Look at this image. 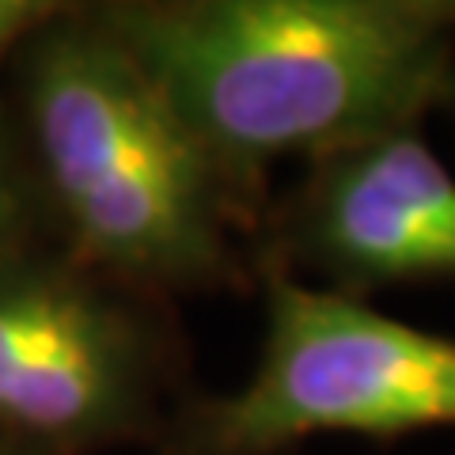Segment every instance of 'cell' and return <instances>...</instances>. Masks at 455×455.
<instances>
[{
	"label": "cell",
	"mask_w": 455,
	"mask_h": 455,
	"mask_svg": "<svg viewBox=\"0 0 455 455\" xmlns=\"http://www.w3.org/2000/svg\"><path fill=\"white\" fill-rule=\"evenodd\" d=\"M0 455H46V451H35V448H23V444H12V440H4V444H0Z\"/></svg>",
	"instance_id": "cell-8"
},
{
	"label": "cell",
	"mask_w": 455,
	"mask_h": 455,
	"mask_svg": "<svg viewBox=\"0 0 455 455\" xmlns=\"http://www.w3.org/2000/svg\"><path fill=\"white\" fill-rule=\"evenodd\" d=\"M92 16L262 220L281 156L315 164L455 107V0H122Z\"/></svg>",
	"instance_id": "cell-1"
},
{
	"label": "cell",
	"mask_w": 455,
	"mask_h": 455,
	"mask_svg": "<svg viewBox=\"0 0 455 455\" xmlns=\"http://www.w3.org/2000/svg\"><path fill=\"white\" fill-rule=\"evenodd\" d=\"M61 4H31V0H0V57L12 46L35 38L53 16H61Z\"/></svg>",
	"instance_id": "cell-6"
},
{
	"label": "cell",
	"mask_w": 455,
	"mask_h": 455,
	"mask_svg": "<svg viewBox=\"0 0 455 455\" xmlns=\"http://www.w3.org/2000/svg\"><path fill=\"white\" fill-rule=\"evenodd\" d=\"M296 266L364 300L387 284L455 281V179L421 130L323 156L269 197L259 269Z\"/></svg>",
	"instance_id": "cell-5"
},
{
	"label": "cell",
	"mask_w": 455,
	"mask_h": 455,
	"mask_svg": "<svg viewBox=\"0 0 455 455\" xmlns=\"http://www.w3.org/2000/svg\"><path fill=\"white\" fill-rule=\"evenodd\" d=\"M20 220H23V197L4 164V156H0V247L8 243V235L20 228Z\"/></svg>",
	"instance_id": "cell-7"
},
{
	"label": "cell",
	"mask_w": 455,
	"mask_h": 455,
	"mask_svg": "<svg viewBox=\"0 0 455 455\" xmlns=\"http://www.w3.org/2000/svg\"><path fill=\"white\" fill-rule=\"evenodd\" d=\"M187 346L167 300L76 259L0 262V433L80 455L140 444L179 410Z\"/></svg>",
	"instance_id": "cell-4"
},
{
	"label": "cell",
	"mask_w": 455,
	"mask_h": 455,
	"mask_svg": "<svg viewBox=\"0 0 455 455\" xmlns=\"http://www.w3.org/2000/svg\"><path fill=\"white\" fill-rule=\"evenodd\" d=\"M23 107L68 259L156 300L259 284L262 212L92 8L23 42Z\"/></svg>",
	"instance_id": "cell-2"
},
{
	"label": "cell",
	"mask_w": 455,
	"mask_h": 455,
	"mask_svg": "<svg viewBox=\"0 0 455 455\" xmlns=\"http://www.w3.org/2000/svg\"><path fill=\"white\" fill-rule=\"evenodd\" d=\"M266 338L251 379L187 395L156 436L160 455H281L323 433L398 440L455 429V341L364 300L259 269Z\"/></svg>",
	"instance_id": "cell-3"
}]
</instances>
